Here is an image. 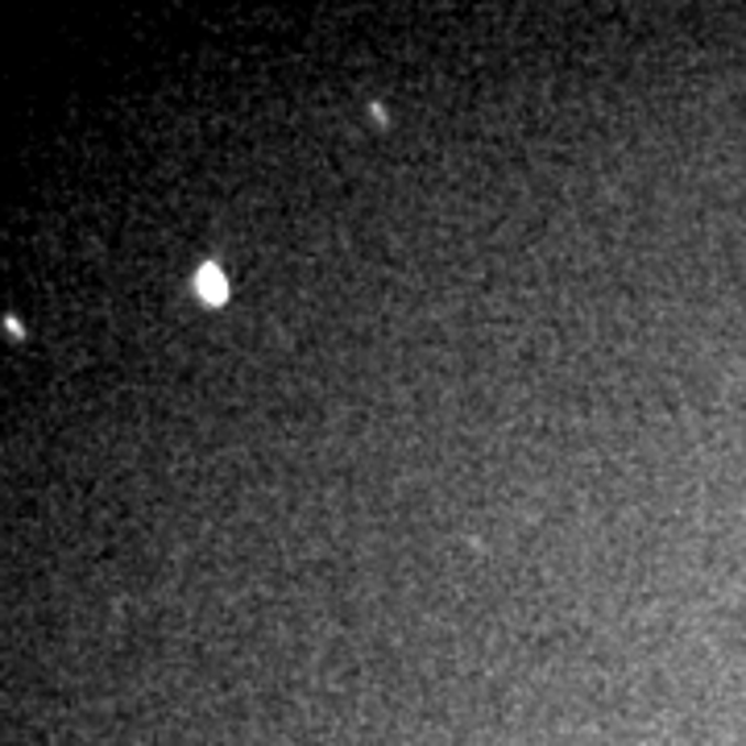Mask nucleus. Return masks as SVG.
I'll return each instance as SVG.
<instances>
[{"label":"nucleus","instance_id":"nucleus-1","mask_svg":"<svg viewBox=\"0 0 746 746\" xmlns=\"http://www.w3.org/2000/svg\"><path fill=\"white\" fill-rule=\"evenodd\" d=\"M196 290L204 295L208 303H224V295H229V283H224V270L216 266V262H208V266H199L196 274Z\"/></svg>","mask_w":746,"mask_h":746}]
</instances>
